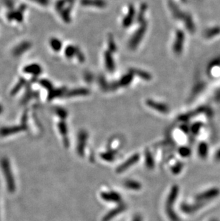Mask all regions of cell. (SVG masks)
I'll return each mask as SVG.
<instances>
[{"label":"cell","mask_w":220,"mask_h":221,"mask_svg":"<svg viewBox=\"0 0 220 221\" xmlns=\"http://www.w3.org/2000/svg\"><path fill=\"white\" fill-rule=\"evenodd\" d=\"M31 45L30 43L28 42H24L21 43L20 45H19L17 47H16L14 49V55L15 56H19L22 54H23L24 52H26L27 49L30 48Z\"/></svg>","instance_id":"8fae6325"},{"label":"cell","mask_w":220,"mask_h":221,"mask_svg":"<svg viewBox=\"0 0 220 221\" xmlns=\"http://www.w3.org/2000/svg\"><path fill=\"white\" fill-rule=\"evenodd\" d=\"M178 193H179V187L177 185H174L172 186L171 190L169 192V195H168L167 201H166V208H172L173 205L177 201L178 197Z\"/></svg>","instance_id":"8992f818"},{"label":"cell","mask_w":220,"mask_h":221,"mask_svg":"<svg viewBox=\"0 0 220 221\" xmlns=\"http://www.w3.org/2000/svg\"><path fill=\"white\" fill-rule=\"evenodd\" d=\"M112 56H110L109 53H106V62H107V69L110 71H112L114 70V63L113 60L112 59Z\"/></svg>","instance_id":"cb8c5ba5"},{"label":"cell","mask_w":220,"mask_h":221,"mask_svg":"<svg viewBox=\"0 0 220 221\" xmlns=\"http://www.w3.org/2000/svg\"><path fill=\"white\" fill-rule=\"evenodd\" d=\"M0 167L5 176L8 191L13 193L16 190V183L9 160L6 158H2L0 160Z\"/></svg>","instance_id":"6da1fadb"},{"label":"cell","mask_w":220,"mask_h":221,"mask_svg":"<svg viewBox=\"0 0 220 221\" xmlns=\"http://www.w3.org/2000/svg\"><path fill=\"white\" fill-rule=\"evenodd\" d=\"M2 110H3V109H2V105H0V113H1V112H2Z\"/></svg>","instance_id":"1f68e13d"},{"label":"cell","mask_w":220,"mask_h":221,"mask_svg":"<svg viewBox=\"0 0 220 221\" xmlns=\"http://www.w3.org/2000/svg\"><path fill=\"white\" fill-rule=\"evenodd\" d=\"M220 193L219 190L217 188H212L204 192V193L199 194L198 195L196 196V199L197 201H209L212 198L217 197L219 195Z\"/></svg>","instance_id":"277c9868"},{"label":"cell","mask_w":220,"mask_h":221,"mask_svg":"<svg viewBox=\"0 0 220 221\" xmlns=\"http://www.w3.org/2000/svg\"><path fill=\"white\" fill-rule=\"evenodd\" d=\"M132 221H143V218L140 215H137L134 218L133 220H132Z\"/></svg>","instance_id":"f546056e"},{"label":"cell","mask_w":220,"mask_h":221,"mask_svg":"<svg viewBox=\"0 0 220 221\" xmlns=\"http://www.w3.org/2000/svg\"><path fill=\"white\" fill-rule=\"evenodd\" d=\"M77 49L75 48L73 46H68V47L66 48V51H65V55L67 56V57L71 58L74 56V55L75 53H77Z\"/></svg>","instance_id":"44dd1931"},{"label":"cell","mask_w":220,"mask_h":221,"mask_svg":"<svg viewBox=\"0 0 220 221\" xmlns=\"http://www.w3.org/2000/svg\"><path fill=\"white\" fill-rule=\"evenodd\" d=\"M148 105L150 106V107H153L154 109L157 110V111L160 112H167L168 111L167 106H165V105H161V104H158V103H154L151 101L148 103Z\"/></svg>","instance_id":"ac0fdd59"},{"label":"cell","mask_w":220,"mask_h":221,"mask_svg":"<svg viewBox=\"0 0 220 221\" xmlns=\"http://www.w3.org/2000/svg\"><path fill=\"white\" fill-rule=\"evenodd\" d=\"M101 159L107 162H113L115 159L116 156V152L114 150H109L107 152H105V153H102L101 154Z\"/></svg>","instance_id":"5bb4252c"},{"label":"cell","mask_w":220,"mask_h":221,"mask_svg":"<svg viewBox=\"0 0 220 221\" xmlns=\"http://www.w3.org/2000/svg\"><path fill=\"white\" fill-rule=\"evenodd\" d=\"M183 42V34L182 32H179L177 34V45H176V52L179 53L181 50L182 48V43Z\"/></svg>","instance_id":"d4e9b609"},{"label":"cell","mask_w":220,"mask_h":221,"mask_svg":"<svg viewBox=\"0 0 220 221\" xmlns=\"http://www.w3.org/2000/svg\"><path fill=\"white\" fill-rule=\"evenodd\" d=\"M87 90H85V89H76V90L72 91L69 94H68V95L75 96L77 95H84V94H87Z\"/></svg>","instance_id":"f1b7e54d"},{"label":"cell","mask_w":220,"mask_h":221,"mask_svg":"<svg viewBox=\"0 0 220 221\" xmlns=\"http://www.w3.org/2000/svg\"><path fill=\"white\" fill-rule=\"evenodd\" d=\"M210 221H218L217 219H212V220H211Z\"/></svg>","instance_id":"d6a6232c"},{"label":"cell","mask_w":220,"mask_h":221,"mask_svg":"<svg viewBox=\"0 0 220 221\" xmlns=\"http://www.w3.org/2000/svg\"><path fill=\"white\" fill-rule=\"evenodd\" d=\"M215 158H216V160H218V161L220 160V150H218L217 152V153H216Z\"/></svg>","instance_id":"4dcf8cb0"},{"label":"cell","mask_w":220,"mask_h":221,"mask_svg":"<svg viewBox=\"0 0 220 221\" xmlns=\"http://www.w3.org/2000/svg\"><path fill=\"white\" fill-rule=\"evenodd\" d=\"M124 185L126 188L132 190H140L142 188V185L138 181L134 180H128L124 183Z\"/></svg>","instance_id":"7c38bea8"},{"label":"cell","mask_w":220,"mask_h":221,"mask_svg":"<svg viewBox=\"0 0 220 221\" xmlns=\"http://www.w3.org/2000/svg\"><path fill=\"white\" fill-rule=\"evenodd\" d=\"M56 113H57V115L59 116L60 118L62 119L66 118L67 116V112H66V110L62 109V108H57V109L56 110Z\"/></svg>","instance_id":"4316f807"},{"label":"cell","mask_w":220,"mask_h":221,"mask_svg":"<svg viewBox=\"0 0 220 221\" xmlns=\"http://www.w3.org/2000/svg\"><path fill=\"white\" fill-rule=\"evenodd\" d=\"M59 130L60 131V133L62 135L64 139V145L66 146H68L69 145V140H68V137H67V125L66 123H64V122H61L59 123Z\"/></svg>","instance_id":"4fadbf2b"},{"label":"cell","mask_w":220,"mask_h":221,"mask_svg":"<svg viewBox=\"0 0 220 221\" xmlns=\"http://www.w3.org/2000/svg\"><path fill=\"white\" fill-rule=\"evenodd\" d=\"M24 71L26 73H29V74H32L33 75L37 76L40 74V73L41 72V68L39 64H32L24 67Z\"/></svg>","instance_id":"30bf717a"},{"label":"cell","mask_w":220,"mask_h":221,"mask_svg":"<svg viewBox=\"0 0 220 221\" xmlns=\"http://www.w3.org/2000/svg\"><path fill=\"white\" fill-rule=\"evenodd\" d=\"M50 45L55 52H59L62 48V42L58 39L52 38L50 41Z\"/></svg>","instance_id":"ffe728a7"},{"label":"cell","mask_w":220,"mask_h":221,"mask_svg":"<svg viewBox=\"0 0 220 221\" xmlns=\"http://www.w3.org/2000/svg\"><path fill=\"white\" fill-rule=\"evenodd\" d=\"M209 152V148L208 145H207L205 143H202L200 144L198 148V153L199 155L202 158H205L207 157V154H208Z\"/></svg>","instance_id":"9a60e30c"},{"label":"cell","mask_w":220,"mask_h":221,"mask_svg":"<svg viewBox=\"0 0 220 221\" xmlns=\"http://www.w3.org/2000/svg\"><path fill=\"white\" fill-rule=\"evenodd\" d=\"M140 155L137 153L132 155L129 159L126 160L125 162H124L123 163L120 165L116 169V172H117V173H122V172H124V171H126L127 169L131 168L133 165L136 164L137 162L140 160Z\"/></svg>","instance_id":"7a4b0ae2"},{"label":"cell","mask_w":220,"mask_h":221,"mask_svg":"<svg viewBox=\"0 0 220 221\" xmlns=\"http://www.w3.org/2000/svg\"><path fill=\"white\" fill-rule=\"evenodd\" d=\"M24 83H25V81L24 80V79H21V80H20V82L16 84V87H14L13 89H12V95H15L16 92H18L19 90H20V89L22 88V87H23Z\"/></svg>","instance_id":"484cf974"},{"label":"cell","mask_w":220,"mask_h":221,"mask_svg":"<svg viewBox=\"0 0 220 221\" xmlns=\"http://www.w3.org/2000/svg\"><path fill=\"white\" fill-rule=\"evenodd\" d=\"M101 197L104 201L112 203H119L122 202V197L119 193L115 191L102 192L101 193Z\"/></svg>","instance_id":"5b68a950"},{"label":"cell","mask_w":220,"mask_h":221,"mask_svg":"<svg viewBox=\"0 0 220 221\" xmlns=\"http://www.w3.org/2000/svg\"><path fill=\"white\" fill-rule=\"evenodd\" d=\"M179 154L183 158L189 157L191 155V150L187 147H182L179 149Z\"/></svg>","instance_id":"603a6c76"},{"label":"cell","mask_w":220,"mask_h":221,"mask_svg":"<svg viewBox=\"0 0 220 221\" xmlns=\"http://www.w3.org/2000/svg\"><path fill=\"white\" fill-rule=\"evenodd\" d=\"M145 163H146V166L149 169H153L154 167V160L151 155L150 152L147 150L145 154Z\"/></svg>","instance_id":"2e32d148"},{"label":"cell","mask_w":220,"mask_h":221,"mask_svg":"<svg viewBox=\"0 0 220 221\" xmlns=\"http://www.w3.org/2000/svg\"><path fill=\"white\" fill-rule=\"evenodd\" d=\"M166 212H167L168 218L171 221H181L179 216L174 211L173 208H166Z\"/></svg>","instance_id":"e0dca14e"},{"label":"cell","mask_w":220,"mask_h":221,"mask_svg":"<svg viewBox=\"0 0 220 221\" xmlns=\"http://www.w3.org/2000/svg\"><path fill=\"white\" fill-rule=\"evenodd\" d=\"M41 85H42V86L44 87H45V88L49 89V91L51 90V89H53V87H52V85H51V83L49 82V81L48 80H41Z\"/></svg>","instance_id":"83f0119b"},{"label":"cell","mask_w":220,"mask_h":221,"mask_svg":"<svg viewBox=\"0 0 220 221\" xmlns=\"http://www.w3.org/2000/svg\"><path fill=\"white\" fill-rule=\"evenodd\" d=\"M87 140V133L84 130L81 131L78 135V144L76 147L77 154L81 157L84 155V150L86 147V143Z\"/></svg>","instance_id":"3957f363"},{"label":"cell","mask_w":220,"mask_h":221,"mask_svg":"<svg viewBox=\"0 0 220 221\" xmlns=\"http://www.w3.org/2000/svg\"><path fill=\"white\" fill-rule=\"evenodd\" d=\"M7 17L9 20H15L18 22H21L23 19L22 16V11H17V12H12L11 13L8 14Z\"/></svg>","instance_id":"d6986e66"},{"label":"cell","mask_w":220,"mask_h":221,"mask_svg":"<svg viewBox=\"0 0 220 221\" xmlns=\"http://www.w3.org/2000/svg\"><path fill=\"white\" fill-rule=\"evenodd\" d=\"M24 128L22 126H14V127H5L0 129V135L1 136H7L12 134H15L20 131L23 130Z\"/></svg>","instance_id":"ba28073f"},{"label":"cell","mask_w":220,"mask_h":221,"mask_svg":"<svg viewBox=\"0 0 220 221\" xmlns=\"http://www.w3.org/2000/svg\"><path fill=\"white\" fill-rule=\"evenodd\" d=\"M202 204L199 203V204H194V205H190V204L186 203H183L182 204L181 209L182 211L185 213L190 214L193 213L195 211H197V210L200 209V208L202 207Z\"/></svg>","instance_id":"9c48e42d"},{"label":"cell","mask_w":220,"mask_h":221,"mask_svg":"<svg viewBox=\"0 0 220 221\" xmlns=\"http://www.w3.org/2000/svg\"><path fill=\"white\" fill-rule=\"evenodd\" d=\"M126 206L124 205V204L119 205V206H117V208H115L114 209L110 210L109 212H108L103 217L102 221H110L111 220H112L115 216H117L121 213V212H124V210H126Z\"/></svg>","instance_id":"52a82bcc"},{"label":"cell","mask_w":220,"mask_h":221,"mask_svg":"<svg viewBox=\"0 0 220 221\" xmlns=\"http://www.w3.org/2000/svg\"><path fill=\"white\" fill-rule=\"evenodd\" d=\"M184 167V165L183 163H182V162H177V164H175L172 167L171 170H172V172L174 175H177L179 174L181 172V171L182 170V168H183Z\"/></svg>","instance_id":"7402d4cb"}]
</instances>
